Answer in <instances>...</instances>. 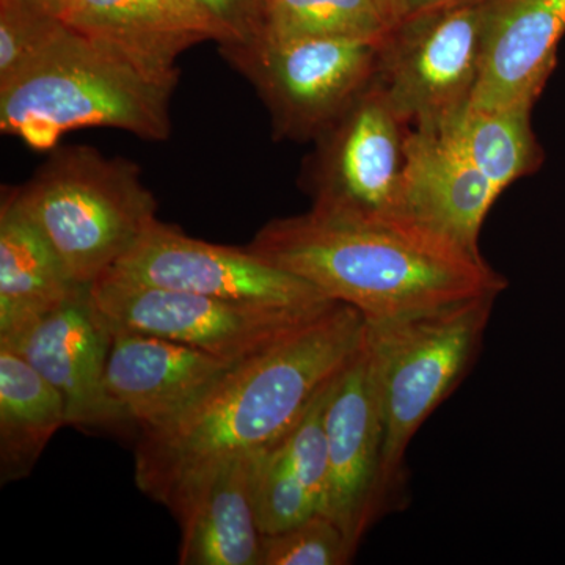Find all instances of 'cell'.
<instances>
[{"mask_svg": "<svg viewBox=\"0 0 565 565\" xmlns=\"http://www.w3.org/2000/svg\"><path fill=\"white\" fill-rule=\"evenodd\" d=\"M364 334L362 313L337 302L291 337L236 364L184 414L140 430L137 487L172 511L181 494L218 465L269 448L343 373Z\"/></svg>", "mask_w": 565, "mask_h": 565, "instance_id": "1", "label": "cell"}, {"mask_svg": "<svg viewBox=\"0 0 565 565\" xmlns=\"http://www.w3.org/2000/svg\"><path fill=\"white\" fill-rule=\"evenodd\" d=\"M245 247L351 305L366 323L498 297L509 285L484 256L404 217L341 218L310 210L266 223Z\"/></svg>", "mask_w": 565, "mask_h": 565, "instance_id": "2", "label": "cell"}, {"mask_svg": "<svg viewBox=\"0 0 565 565\" xmlns=\"http://www.w3.org/2000/svg\"><path fill=\"white\" fill-rule=\"evenodd\" d=\"M178 79L152 76L65 24L20 74L0 84V132L36 151L65 134L120 129L151 141L172 134Z\"/></svg>", "mask_w": 565, "mask_h": 565, "instance_id": "3", "label": "cell"}, {"mask_svg": "<svg viewBox=\"0 0 565 565\" xmlns=\"http://www.w3.org/2000/svg\"><path fill=\"white\" fill-rule=\"evenodd\" d=\"M6 193L81 286L114 269L159 221L139 166L92 147L54 148L31 180Z\"/></svg>", "mask_w": 565, "mask_h": 565, "instance_id": "4", "label": "cell"}, {"mask_svg": "<svg viewBox=\"0 0 565 565\" xmlns=\"http://www.w3.org/2000/svg\"><path fill=\"white\" fill-rule=\"evenodd\" d=\"M498 297H476L386 323H366L384 418L382 505L403 486L419 427L473 366Z\"/></svg>", "mask_w": 565, "mask_h": 565, "instance_id": "5", "label": "cell"}, {"mask_svg": "<svg viewBox=\"0 0 565 565\" xmlns=\"http://www.w3.org/2000/svg\"><path fill=\"white\" fill-rule=\"evenodd\" d=\"M492 0L407 14L379 41L374 84L412 128L438 129L471 102Z\"/></svg>", "mask_w": 565, "mask_h": 565, "instance_id": "6", "label": "cell"}, {"mask_svg": "<svg viewBox=\"0 0 565 565\" xmlns=\"http://www.w3.org/2000/svg\"><path fill=\"white\" fill-rule=\"evenodd\" d=\"M269 111L275 139L319 136L371 84L379 41L248 39L218 44Z\"/></svg>", "mask_w": 565, "mask_h": 565, "instance_id": "7", "label": "cell"}, {"mask_svg": "<svg viewBox=\"0 0 565 565\" xmlns=\"http://www.w3.org/2000/svg\"><path fill=\"white\" fill-rule=\"evenodd\" d=\"M90 302L109 330L151 334L244 363L303 329L333 303L270 307L174 291L104 274Z\"/></svg>", "mask_w": 565, "mask_h": 565, "instance_id": "8", "label": "cell"}, {"mask_svg": "<svg viewBox=\"0 0 565 565\" xmlns=\"http://www.w3.org/2000/svg\"><path fill=\"white\" fill-rule=\"evenodd\" d=\"M407 125L373 84L313 141L303 166L311 211L329 217H401Z\"/></svg>", "mask_w": 565, "mask_h": 565, "instance_id": "9", "label": "cell"}, {"mask_svg": "<svg viewBox=\"0 0 565 565\" xmlns=\"http://www.w3.org/2000/svg\"><path fill=\"white\" fill-rule=\"evenodd\" d=\"M107 274L232 302L292 308L337 302L302 278L264 262L247 247L195 239L161 221Z\"/></svg>", "mask_w": 565, "mask_h": 565, "instance_id": "10", "label": "cell"}, {"mask_svg": "<svg viewBox=\"0 0 565 565\" xmlns=\"http://www.w3.org/2000/svg\"><path fill=\"white\" fill-rule=\"evenodd\" d=\"M384 418L373 349L362 348L338 375L326 407L327 484L321 514L340 526L353 552L382 505Z\"/></svg>", "mask_w": 565, "mask_h": 565, "instance_id": "11", "label": "cell"}, {"mask_svg": "<svg viewBox=\"0 0 565 565\" xmlns=\"http://www.w3.org/2000/svg\"><path fill=\"white\" fill-rule=\"evenodd\" d=\"M88 288L82 286L20 340L3 348L20 353L57 390L68 426L121 433L134 426L107 393L110 332L93 308Z\"/></svg>", "mask_w": 565, "mask_h": 565, "instance_id": "12", "label": "cell"}, {"mask_svg": "<svg viewBox=\"0 0 565 565\" xmlns=\"http://www.w3.org/2000/svg\"><path fill=\"white\" fill-rule=\"evenodd\" d=\"M109 332L107 393L139 433L184 414L236 366L202 349L151 334Z\"/></svg>", "mask_w": 565, "mask_h": 565, "instance_id": "13", "label": "cell"}, {"mask_svg": "<svg viewBox=\"0 0 565 565\" xmlns=\"http://www.w3.org/2000/svg\"><path fill=\"white\" fill-rule=\"evenodd\" d=\"M63 22L158 77L178 79L181 54L232 35L196 0H73Z\"/></svg>", "mask_w": 565, "mask_h": 565, "instance_id": "14", "label": "cell"}, {"mask_svg": "<svg viewBox=\"0 0 565 565\" xmlns=\"http://www.w3.org/2000/svg\"><path fill=\"white\" fill-rule=\"evenodd\" d=\"M501 192L433 129L412 128L407 141L401 217L463 250L482 255L479 236Z\"/></svg>", "mask_w": 565, "mask_h": 565, "instance_id": "15", "label": "cell"}, {"mask_svg": "<svg viewBox=\"0 0 565 565\" xmlns=\"http://www.w3.org/2000/svg\"><path fill=\"white\" fill-rule=\"evenodd\" d=\"M564 35L565 0H492L471 106H535L555 70Z\"/></svg>", "mask_w": 565, "mask_h": 565, "instance_id": "16", "label": "cell"}, {"mask_svg": "<svg viewBox=\"0 0 565 565\" xmlns=\"http://www.w3.org/2000/svg\"><path fill=\"white\" fill-rule=\"evenodd\" d=\"M252 456L218 465L173 505L181 565H259L263 533L253 504Z\"/></svg>", "mask_w": 565, "mask_h": 565, "instance_id": "17", "label": "cell"}, {"mask_svg": "<svg viewBox=\"0 0 565 565\" xmlns=\"http://www.w3.org/2000/svg\"><path fill=\"white\" fill-rule=\"evenodd\" d=\"M333 384L280 440L252 456V497L263 534L280 533L321 512L327 484L326 407Z\"/></svg>", "mask_w": 565, "mask_h": 565, "instance_id": "18", "label": "cell"}, {"mask_svg": "<svg viewBox=\"0 0 565 565\" xmlns=\"http://www.w3.org/2000/svg\"><path fill=\"white\" fill-rule=\"evenodd\" d=\"M39 230L3 192L0 206V345L20 340L77 289Z\"/></svg>", "mask_w": 565, "mask_h": 565, "instance_id": "19", "label": "cell"}, {"mask_svg": "<svg viewBox=\"0 0 565 565\" xmlns=\"http://www.w3.org/2000/svg\"><path fill=\"white\" fill-rule=\"evenodd\" d=\"M63 426L68 423L57 390L20 353L0 345V484L29 478Z\"/></svg>", "mask_w": 565, "mask_h": 565, "instance_id": "20", "label": "cell"}, {"mask_svg": "<svg viewBox=\"0 0 565 565\" xmlns=\"http://www.w3.org/2000/svg\"><path fill=\"white\" fill-rule=\"evenodd\" d=\"M534 106L482 109L468 104L433 131L462 152L501 193L541 169L544 150L533 129Z\"/></svg>", "mask_w": 565, "mask_h": 565, "instance_id": "21", "label": "cell"}, {"mask_svg": "<svg viewBox=\"0 0 565 565\" xmlns=\"http://www.w3.org/2000/svg\"><path fill=\"white\" fill-rule=\"evenodd\" d=\"M388 29L374 0H259L252 39L381 41Z\"/></svg>", "mask_w": 565, "mask_h": 565, "instance_id": "22", "label": "cell"}, {"mask_svg": "<svg viewBox=\"0 0 565 565\" xmlns=\"http://www.w3.org/2000/svg\"><path fill=\"white\" fill-rule=\"evenodd\" d=\"M353 555L340 526L319 512L280 533L263 534L259 565H343Z\"/></svg>", "mask_w": 565, "mask_h": 565, "instance_id": "23", "label": "cell"}, {"mask_svg": "<svg viewBox=\"0 0 565 565\" xmlns=\"http://www.w3.org/2000/svg\"><path fill=\"white\" fill-rule=\"evenodd\" d=\"M65 22L29 0H0V84L43 54Z\"/></svg>", "mask_w": 565, "mask_h": 565, "instance_id": "24", "label": "cell"}, {"mask_svg": "<svg viewBox=\"0 0 565 565\" xmlns=\"http://www.w3.org/2000/svg\"><path fill=\"white\" fill-rule=\"evenodd\" d=\"M211 17L221 22L233 41L252 39L258 22L259 0H196Z\"/></svg>", "mask_w": 565, "mask_h": 565, "instance_id": "25", "label": "cell"}, {"mask_svg": "<svg viewBox=\"0 0 565 565\" xmlns=\"http://www.w3.org/2000/svg\"><path fill=\"white\" fill-rule=\"evenodd\" d=\"M462 2H468V0H403V14H401V18L412 13H419V11L440 9V7L456 6V3Z\"/></svg>", "mask_w": 565, "mask_h": 565, "instance_id": "26", "label": "cell"}, {"mask_svg": "<svg viewBox=\"0 0 565 565\" xmlns=\"http://www.w3.org/2000/svg\"><path fill=\"white\" fill-rule=\"evenodd\" d=\"M29 2L40 7L41 10L47 11V13L54 14V17L61 18L63 21V14L66 13L73 0H29Z\"/></svg>", "mask_w": 565, "mask_h": 565, "instance_id": "27", "label": "cell"}, {"mask_svg": "<svg viewBox=\"0 0 565 565\" xmlns=\"http://www.w3.org/2000/svg\"><path fill=\"white\" fill-rule=\"evenodd\" d=\"M374 2L377 3L379 9L382 10L390 25L401 20V14H403V0H374Z\"/></svg>", "mask_w": 565, "mask_h": 565, "instance_id": "28", "label": "cell"}]
</instances>
